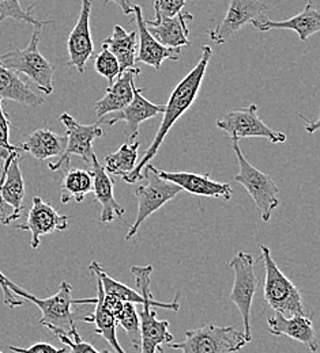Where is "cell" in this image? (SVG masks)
Here are the masks:
<instances>
[{"label":"cell","mask_w":320,"mask_h":353,"mask_svg":"<svg viewBox=\"0 0 320 353\" xmlns=\"http://www.w3.org/2000/svg\"><path fill=\"white\" fill-rule=\"evenodd\" d=\"M213 49L209 45L202 46V54L196 65L184 77L183 79L178 83V86L173 88L171 92V97L168 99V103L165 105L164 117L158 127V131L156 133L151 144L146 148L143 157L140 158L139 163L134 168V170L123 176V179L127 183H135L143 179V169L146 165L150 163V161L157 155L161 144L164 143L165 137L168 136L169 131L173 128L178 120L182 119L184 113L194 105L195 99L198 98L199 90L202 86L203 78L206 75V70L209 65V61L211 60Z\"/></svg>","instance_id":"1"},{"label":"cell","mask_w":320,"mask_h":353,"mask_svg":"<svg viewBox=\"0 0 320 353\" xmlns=\"http://www.w3.org/2000/svg\"><path fill=\"white\" fill-rule=\"evenodd\" d=\"M10 290L18 298L26 299L41 310L40 325L46 327L49 332H52L55 336L64 334L70 337L73 332L77 330L73 309H71V306L74 305V299H73V287L70 283L62 281L59 285V291L46 299H39L33 296L32 294L26 292L12 281L10 284Z\"/></svg>","instance_id":"2"},{"label":"cell","mask_w":320,"mask_h":353,"mask_svg":"<svg viewBox=\"0 0 320 353\" xmlns=\"http://www.w3.org/2000/svg\"><path fill=\"white\" fill-rule=\"evenodd\" d=\"M89 269H91V272L95 274V277L101 281L104 294L116 296V298H119L124 303L142 305V306L149 305V306H151L154 309L172 310L175 312L180 309L179 295H176V298L171 303L157 302L154 299V296H153V294L150 291V283H151L150 277H151V273H153V266L151 265H147V266H133L131 268V273L135 276L138 288L140 290V292H137L133 288H130L129 285H124L123 283L112 279L97 261H92L91 265H89Z\"/></svg>","instance_id":"3"},{"label":"cell","mask_w":320,"mask_h":353,"mask_svg":"<svg viewBox=\"0 0 320 353\" xmlns=\"http://www.w3.org/2000/svg\"><path fill=\"white\" fill-rule=\"evenodd\" d=\"M250 340L243 332L230 326L206 323L185 332L182 343H171L169 347L182 353H234L245 347Z\"/></svg>","instance_id":"4"},{"label":"cell","mask_w":320,"mask_h":353,"mask_svg":"<svg viewBox=\"0 0 320 353\" xmlns=\"http://www.w3.org/2000/svg\"><path fill=\"white\" fill-rule=\"evenodd\" d=\"M261 252L265 261V302L275 312H279L285 316L305 315L303 298L299 288L278 268L267 246L261 245Z\"/></svg>","instance_id":"5"},{"label":"cell","mask_w":320,"mask_h":353,"mask_svg":"<svg viewBox=\"0 0 320 353\" xmlns=\"http://www.w3.org/2000/svg\"><path fill=\"white\" fill-rule=\"evenodd\" d=\"M39 43L40 33L36 30L26 48L0 53V64L17 74L26 75L37 88L49 95L53 91L52 79L55 67L40 53Z\"/></svg>","instance_id":"6"},{"label":"cell","mask_w":320,"mask_h":353,"mask_svg":"<svg viewBox=\"0 0 320 353\" xmlns=\"http://www.w3.org/2000/svg\"><path fill=\"white\" fill-rule=\"evenodd\" d=\"M232 140H233L232 147L238 162V173L233 179L241 183L247 189L256 208L262 214V221L267 223L272 219L273 211L279 205V200L276 197L278 188L272 176L258 170L244 158L238 145V140L237 139H232Z\"/></svg>","instance_id":"7"},{"label":"cell","mask_w":320,"mask_h":353,"mask_svg":"<svg viewBox=\"0 0 320 353\" xmlns=\"http://www.w3.org/2000/svg\"><path fill=\"white\" fill-rule=\"evenodd\" d=\"M143 179H147V183L138 186L135 196L138 199V214L135 221L131 224L129 232L126 234V241H130L137 235L139 227L149 216L157 212L167 203L173 200L183 190L173 182L160 178L157 169L149 163L143 169Z\"/></svg>","instance_id":"8"},{"label":"cell","mask_w":320,"mask_h":353,"mask_svg":"<svg viewBox=\"0 0 320 353\" xmlns=\"http://www.w3.org/2000/svg\"><path fill=\"white\" fill-rule=\"evenodd\" d=\"M229 266L234 273V283L229 299L240 311L244 326L243 333L251 341V307L258 285V279L255 276V260L250 253L240 252L232 259Z\"/></svg>","instance_id":"9"},{"label":"cell","mask_w":320,"mask_h":353,"mask_svg":"<svg viewBox=\"0 0 320 353\" xmlns=\"http://www.w3.org/2000/svg\"><path fill=\"white\" fill-rule=\"evenodd\" d=\"M59 120L66 127V148L63 155L57 159L56 163H48V168L52 172L70 169L71 155H78L85 163L91 165L93 157L95 155L93 151V143L95 139L104 136V130L100 127V123L84 125L79 124L71 114L62 113Z\"/></svg>","instance_id":"10"},{"label":"cell","mask_w":320,"mask_h":353,"mask_svg":"<svg viewBox=\"0 0 320 353\" xmlns=\"http://www.w3.org/2000/svg\"><path fill=\"white\" fill-rule=\"evenodd\" d=\"M217 127L237 140L245 137H265L275 144L286 141L285 133L276 132L261 120L255 103L225 113L217 121Z\"/></svg>","instance_id":"11"},{"label":"cell","mask_w":320,"mask_h":353,"mask_svg":"<svg viewBox=\"0 0 320 353\" xmlns=\"http://www.w3.org/2000/svg\"><path fill=\"white\" fill-rule=\"evenodd\" d=\"M269 6L261 0H230L228 11L214 29H209L206 34L216 43L221 45L241 30L245 25L263 21V12Z\"/></svg>","instance_id":"12"},{"label":"cell","mask_w":320,"mask_h":353,"mask_svg":"<svg viewBox=\"0 0 320 353\" xmlns=\"http://www.w3.org/2000/svg\"><path fill=\"white\" fill-rule=\"evenodd\" d=\"M68 225V216L60 215L52 205L46 203L41 197H35L32 208L28 212V219L23 224L15 225L17 230L30 232V248L37 249L40 246V238L55 231H63Z\"/></svg>","instance_id":"13"},{"label":"cell","mask_w":320,"mask_h":353,"mask_svg":"<svg viewBox=\"0 0 320 353\" xmlns=\"http://www.w3.org/2000/svg\"><path fill=\"white\" fill-rule=\"evenodd\" d=\"M91 14L92 0H81V12L78 21L67 39V64L75 67L77 71L81 74L85 72V65L94 53V44L91 33Z\"/></svg>","instance_id":"14"},{"label":"cell","mask_w":320,"mask_h":353,"mask_svg":"<svg viewBox=\"0 0 320 353\" xmlns=\"http://www.w3.org/2000/svg\"><path fill=\"white\" fill-rule=\"evenodd\" d=\"M157 174L162 179L176 183L182 190L194 196L224 199L229 201L232 199V188L225 182H217L209 174H195L189 172H165L158 170Z\"/></svg>","instance_id":"15"},{"label":"cell","mask_w":320,"mask_h":353,"mask_svg":"<svg viewBox=\"0 0 320 353\" xmlns=\"http://www.w3.org/2000/svg\"><path fill=\"white\" fill-rule=\"evenodd\" d=\"M144 88H137L134 86V97L131 103L124 108L120 112H116L112 114L111 119L105 120L106 125H115L119 121H124L127 124L126 133L129 136L130 141H135L138 133H139V125L158 114H162L165 110V105H157L146 99L142 92Z\"/></svg>","instance_id":"16"},{"label":"cell","mask_w":320,"mask_h":353,"mask_svg":"<svg viewBox=\"0 0 320 353\" xmlns=\"http://www.w3.org/2000/svg\"><path fill=\"white\" fill-rule=\"evenodd\" d=\"M137 19L138 28V45L137 61H140L143 64L151 65L154 70H160L162 61L165 60H172L178 61L180 57V48H167L164 45L160 44L147 30L144 25V18L142 15V8L140 6L134 4V12Z\"/></svg>","instance_id":"17"},{"label":"cell","mask_w":320,"mask_h":353,"mask_svg":"<svg viewBox=\"0 0 320 353\" xmlns=\"http://www.w3.org/2000/svg\"><path fill=\"white\" fill-rule=\"evenodd\" d=\"M269 332L274 336L289 337L297 343L304 344L310 351L318 352L319 341L312 325V321L307 315H293L285 316L275 312L267 321Z\"/></svg>","instance_id":"18"},{"label":"cell","mask_w":320,"mask_h":353,"mask_svg":"<svg viewBox=\"0 0 320 353\" xmlns=\"http://www.w3.org/2000/svg\"><path fill=\"white\" fill-rule=\"evenodd\" d=\"M89 172L93 178V193L95 196V200L101 205L100 221L104 224H108L115 219H123L126 211L116 201L113 194L115 179H112L111 176L105 172V169L97 161L95 155L93 157Z\"/></svg>","instance_id":"19"},{"label":"cell","mask_w":320,"mask_h":353,"mask_svg":"<svg viewBox=\"0 0 320 353\" xmlns=\"http://www.w3.org/2000/svg\"><path fill=\"white\" fill-rule=\"evenodd\" d=\"M140 74V68L135 67L122 72L116 81L106 88L105 95L94 103V112L101 120L109 113H116L127 108L134 97V79Z\"/></svg>","instance_id":"20"},{"label":"cell","mask_w":320,"mask_h":353,"mask_svg":"<svg viewBox=\"0 0 320 353\" xmlns=\"http://www.w3.org/2000/svg\"><path fill=\"white\" fill-rule=\"evenodd\" d=\"M140 323V353H164L162 344L173 343L169 322L160 321L154 307L146 305L138 311Z\"/></svg>","instance_id":"21"},{"label":"cell","mask_w":320,"mask_h":353,"mask_svg":"<svg viewBox=\"0 0 320 353\" xmlns=\"http://www.w3.org/2000/svg\"><path fill=\"white\" fill-rule=\"evenodd\" d=\"M194 19L192 14L182 11L173 18H161V19H144V25L149 33L167 48H183L191 45L188 39L189 29L187 26L188 21Z\"/></svg>","instance_id":"22"},{"label":"cell","mask_w":320,"mask_h":353,"mask_svg":"<svg viewBox=\"0 0 320 353\" xmlns=\"http://www.w3.org/2000/svg\"><path fill=\"white\" fill-rule=\"evenodd\" d=\"M254 26L261 32H269V30H293L299 34L301 41H305L311 36L320 32V14L315 8L312 1H308L304 10L286 19V21H267L263 19L261 22L254 23Z\"/></svg>","instance_id":"23"},{"label":"cell","mask_w":320,"mask_h":353,"mask_svg":"<svg viewBox=\"0 0 320 353\" xmlns=\"http://www.w3.org/2000/svg\"><path fill=\"white\" fill-rule=\"evenodd\" d=\"M102 296H104V290H102L101 281L97 279V298L77 299V301H74V305H94L95 306L94 312L82 318V321L86 323H93L95 326L94 332L98 336H102L106 340V343L111 344L115 353H126L124 350L120 347L117 337H116L117 322L106 310L104 309Z\"/></svg>","instance_id":"24"},{"label":"cell","mask_w":320,"mask_h":353,"mask_svg":"<svg viewBox=\"0 0 320 353\" xmlns=\"http://www.w3.org/2000/svg\"><path fill=\"white\" fill-rule=\"evenodd\" d=\"M0 190L4 201L15 211L22 212L25 199V181L19 169V152H11L3 165Z\"/></svg>","instance_id":"25"},{"label":"cell","mask_w":320,"mask_h":353,"mask_svg":"<svg viewBox=\"0 0 320 353\" xmlns=\"http://www.w3.org/2000/svg\"><path fill=\"white\" fill-rule=\"evenodd\" d=\"M19 151L29 152L39 161H46L53 157H62L66 148V136L52 132L48 128L30 133L23 141L18 143Z\"/></svg>","instance_id":"26"},{"label":"cell","mask_w":320,"mask_h":353,"mask_svg":"<svg viewBox=\"0 0 320 353\" xmlns=\"http://www.w3.org/2000/svg\"><path fill=\"white\" fill-rule=\"evenodd\" d=\"M102 46L116 57L120 65V74L137 67L138 33L135 30L129 33L124 28L116 25L112 36L104 40Z\"/></svg>","instance_id":"27"},{"label":"cell","mask_w":320,"mask_h":353,"mask_svg":"<svg viewBox=\"0 0 320 353\" xmlns=\"http://www.w3.org/2000/svg\"><path fill=\"white\" fill-rule=\"evenodd\" d=\"M0 99L15 101L25 106L37 108L44 103V98L36 94L28 83H25L17 72L0 64Z\"/></svg>","instance_id":"28"},{"label":"cell","mask_w":320,"mask_h":353,"mask_svg":"<svg viewBox=\"0 0 320 353\" xmlns=\"http://www.w3.org/2000/svg\"><path fill=\"white\" fill-rule=\"evenodd\" d=\"M93 189V178L89 170L68 169L62 182L60 201L67 204L70 201L82 203Z\"/></svg>","instance_id":"29"},{"label":"cell","mask_w":320,"mask_h":353,"mask_svg":"<svg viewBox=\"0 0 320 353\" xmlns=\"http://www.w3.org/2000/svg\"><path fill=\"white\" fill-rule=\"evenodd\" d=\"M139 141H130L120 145L116 152L105 157V172L113 176H124L130 174L137 166Z\"/></svg>","instance_id":"30"},{"label":"cell","mask_w":320,"mask_h":353,"mask_svg":"<svg viewBox=\"0 0 320 353\" xmlns=\"http://www.w3.org/2000/svg\"><path fill=\"white\" fill-rule=\"evenodd\" d=\"M35 4L29 8H23L19 0H0V25L4 19L11 18L21 22H28L39 29L44 28L48 23H52V21H39L33 14Z\"/></svg>","instance_id":"31"},{"label":"cell","mask_w":320,"mask_h":353,"mask_svg":"<svg viewBox=\"0 0 320 353\" xmlns=\"http://www.w3.org/2000/svg\"><path fill=\"white\" fill-rule=\"evenodd\" d=\"M116 322L126 330L133 348L139 351V348H140V323H139V315H138L135 305L124 303L123 311Z\"/></svg>","instance_id":"32"},{"label":"cell","mask_w":320,"mask_h":353,"mask_svg":"<svg viewBox=\"0 0 320 353\" xmlns=\"http://www.w3.org/2000/svg\"><path fill=\"white\" fill-rule=\"evenodd\" d=\"M94 68L98 75L108 79V82L112 85L116 78L120 75V65L116 60V57L106 49L101 48L100 53L94 59Z\"/></svg>","instance_id":"33"},{"label":"cell","mask_w":320,"mask_h":353,"mask_svg":"<svg viewBox=\"0 0 320 353\" xmlns=\"http://www.w3.org/2000/svg\"><path fill=\"white\" fill-rule=\"evenodd\" d=\"M10 117L3 109V101L0 99V158L6 159L11 152H19L17 145L10 143Z\"/></svg>","instance_id":"34"},{"label":"cell","mask_w":320,"mask_h":353,"mask_svg":"<svg viewBox=\"0 0 320 353\" xmlns=\"http://www.w3.org/2000/svg\"><path fill=\"white\" fill-rule=\"evenodd\" d=\"M56 337L67 347V352L66 353H115L111 352L108 350L98 351L94 345L82 340L78 330L73 332V334L70 337L64 336V334H59Z\"/></svg>","instance_id":"35"},{"label":"cell","mask_w":320,"mask_h":353,"mask_svg":"<svg viewBox=\"0 0 320 353\" xmlns=\"http://www.w3.org/2000/svg\"><path fill=\"white\" fill-rule=\"evenodd\" d=\"M187 0H154L156 19L173 18L183 11Z\"/></svg>","instance_id":"36"},{"label":"cell","mask_w":320,"mask_h":353,"mask_svg":"<svg viewBox=\"0 0 320 353\" xmlns=\"http://www.w3.org/2000/svg\"><path fill=\"white\" fill-rule=\"evenodd\" d=\"M10 284L11 280H8L1 272H0V288L3 292V302L6 306L15 309V307H21L23 306V299H19L11 290H10Z\"/></svg>","instance_id":"37"},{"label":"cell","mask_w":320,"mask_h":353,"mask_svg":"<svg viewBox=\"0 0 320 353\" xmlns=\"http://www.w3.org/2000/svg\"><path fill=\"white\" fill-rule=\"evenodd\" d=\"M8 350L14 353H66L67 348H56L52 344L46 341H39L30 345L29 348H18L14 345H10Z\"/></svg>","instance_id":"38"},{"label":"cell","mask_w":320,"mask_h":353,"mask_svg":"<svg viewBox=\"0 0 320 353\" xmlns=\"http://www.w3.org/2000/svg\"><path fill=\"white\" fill-rule=\"evenodd\" d=\"M22 212L15 211L10 204H7L1 196V190H0V224L8 225L12 221H18L21 218Z\"/></svg>","instance_id":"39"},{"label":"cell","mask_w":320,"mask_h":353,"mask_svg":"<svg viewBox=\"0 0 320 353\" xmlns=\"http://www.w3.org/2000/svg\"><path fill=\"white\" fill-rule=\"evenodd\" d=\"M102 305H104V309L106 310L116 321L120 316L123 307H124V302H122L116 296L106 295V294H104V296H102Z\"/></svg>","instance_id":"40"},{"label":"cell","mask_w":320,"mask_h":353,"mask_svg":"<svg viewBox=\"0 0 320 353\" xmlns=\"http://www.w3.org/2000/svg\"><path fill=\"white\" fill-rule=\"evenodd\" d=\"M111 1H113L116 6H119L124 15H133V12H134V3L131 0H104L105 4L111 3Z\"/></svg>","instance_id":"41"},{"label":"cell","mask_w":320,"mask_h":353,"mask_svg":"<svg viewBox=\"0 0 320 353\" xmlns=\"http://www.w3.org/2000/svg\"><path fill=\"white\" fill-rule=\"evenodd\" d=\"M0 353H3V352H1V351H0Z\"/></svg>","instance_id":"42"}]
</instances>
